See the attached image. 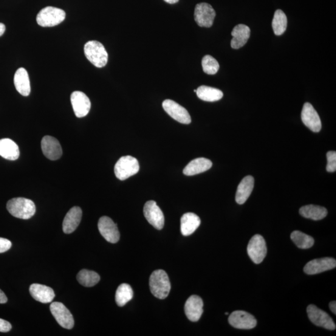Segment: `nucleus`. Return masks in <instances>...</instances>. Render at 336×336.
I'll return each instance as SVG.
<instances>
[{"label": "nucleus", "mask_w": 336, "mask_h": 336, "mask_svg": "<svg viewBox=\"0 0 336 336\" xmlns=\"http://www.w3.org/2000/svg\"><path fill=\"white\" fill-rule=\"evenodd\" d=\"M7 210L14 217L21 219H29L35 215L36 205L32 200L24 197L11 199L7 202Z\"/></svg>", "instance_id": "1"}, {"label": "nucleus", "mask_w": 336, "mask_h": 336, "mask_svg": "<svg viewBox=\"0 0 336 336\" xmlns=\"http://www.w3.org/2000/svg\"><path fill=\"white\" fill-rule=\"evenodd\" d=\"M149 288L155 297L160 299L168 297L171 290V283L165 271L157 270L152 273L149 278Z\"/></svg>", "instance_id": "2"}, {"label": "nucleus", "mask_w": 336, "mask_h": 336, "mask_svg": "<svg viewBox=\"0 0 336 336\" xmlns=\"http://www.w3.org/2000/svg\"><path fill=\"white\" fill-rule=\"evenodd\" d=\"M84 53L90 63L98 68L106 66L108 62V53L105 47L100 42H87L84 46Z\"/></svg>", "instance_id": "3"}, {"label": "nucleus", "mask_w": 336, "mask_h": 336, "mask_svg": "<svg viewBox=\"0 0 336 336\" xmlns=\"http://www.w3.org/2000/svg\"><path fill=\"white\" fill-rule=\"evenodd\" d=\"M66 18V13L59 8L47 7L39 11L36 18L38 24L42 27H53L61 24Z\"/></svg>", "instance_id": "4"}, {"label": "nucleus", "mask_w": 336, "mask_h": 336, "mask_svg": "<svg viewBox=\"0 0 336 336\" xmlns=\"http://www.w3.org/2000/svg\"><path fill=\"white\" fill-rule=\"evenodd\" d=\"M140 170V165L136 158L131 156L121 157L115 164L114 171L118 179L124 180L136 174Z\"/></svg>", "instance_id": "5"}, {"label": "nucleus", "mask_w": 336, "mask_h": 336, "mask_svg": "<svg viewBox=\"0 0 336 336\" xmlns=\"http://www.w3.org/2000/svg\"><path fill=\"white\" fill-rule=\"evenodd\" d=\"M247 252L248 256L255 264H261L267 253L266 242L264 237L259 234L254 236L248 243Z\"/></svg>", "instance_id": "6"}, {"label": "nucleus", "mask_w": 336, "mask_h": 336, "mask_svg": "<svg viewBox=\"0 0 336 336\" xmlns=\"http://www.w3.org/2000/svg\"><path fill=\"white\" fill-rule=\"evenodd\" d=\"M307 313L309 320L316 326L323 327L332 331L335 329V324L331 316L324 311L318 308L315 305H309L307 307Z\"/></svg>", "instance_id": "7"}, {"label": "nucleus", "mask_w": 336, "mask_h": 336, "mask_svg": "<svg viewBox=\"0 0 336 336\" xmlns=\"http://www.w3.org/2000/svg\"><path fill=\"white\" fill-rule=\"evenodd\" d=\"M50 312L59 325L65 329H71L74 326V320L70 311L63 303L54 302L50 306Z\"/></svg>", "instance_id": "8"}, {"label": "nucleus", "mask_w": 336, "mask_h": 336, "mask_svg": "<svg viewBox=\"0 0 336 336\" xmlns=\"http://www.w3.org/2000/svg\"><path fill=\"white\" fill-rule=\"evenodd\" d=\"M144 215L147 221L158 230H162L165 225V217L159 206L154 200L146 203L143 209Z\"/></svg>", "instance_id": "9"}, {"label": "nucleus", "mask_w": 336, "mask_h": 336, "mask_svg": "<svg viewBox=\"0 0 336 336\" xmlns=\"http://www.w3.org/2000/svg\"><path fill=\"white\" fill-rule=\"evenodd\" d=\"M216 17V11L212 6L206 3L197 4L194 10V19L200 27L213 26Z\"/></svg>", "instance_id": "10"}, {"label": "nucleus", "mask_w": 336, "mask_h": 336, "mask_svg": "<svg viewBox=\"0 0 336 336\" xmlns=\"http://www.w3.org/2000/svg\"><path fill=\"white\" fill-rule=\"evenodd\" d=\"M228 323L231 326L240 329H251L257 324L253 316L244 311H236L229 316Z\"/></svg>", "instance_id": "11"}, {"label": "nucleus", "mask_w": 336, "mask_h": 336, "mask_svg": "<svg viewBox=\"0 0 336 336\" xmlns=\"http://www.w3.org/2000/svg\"><path fill=\"white\" fill-rule=\"evenodd\" d=\"M163 107L165 112L173 119L183 124L191 122V118L185 107L172 100H165L163 102Z\"/></svg>", "instance_id": "12"}, {"label": "nucleus", "mask_w": 336, "mask_h": 336, "mask_svg": "<svg viewBox=\"0 0 336 336\" xmlns=\"http://www.w3.org/2000/svg\"><path fill=\"white\" fill-rule=\"evenodd\" d=\"M98 228L101 236L107 242L115 244L119 241L120 232L117 225L109 217H101L98 222Z\"/></svg>", "instance_id": "13"}, {"label": "nucleus", "mask_w": 336, "mask_h": 336, "mask_svg": "<svg viewBox=\"0 0 336 336\" xmlns=\"http://www.w3.org/2000/svg\"><path fill=\"white\" fill-rule=\"evenodd\" d=\"M303 123L313 132L318 133L322 128L320 116L314 107L309 103H305L301 112Z\"/></svg>", "instance_id": "14"}, {"label": "nucleus", "mask_w": 336, "mask_h": 336, "mask_svg": "<svg viewBox=\"0 0 336 336\" xmlns=\"http://www.w3.org/2000/svg\"><path fill=\"white\" fill-rule=\"evenodd\" d=\"M70 100L76 117L83 118L89 114L91 102L83 92L75 91L70 96Z\"/></svg>", "instance_id": "15"}, {"label": "nucleus", "mask_w": 336, "mask_h": 336, "mask_svg": "<svg viewBox=\"0 0 336 336\" xmlns=\"http://www.w3.org/2000/svg\"><path fill=\"white\" fill-rule=\"evenodd\" d=\"M335 267L336 261L334 259L326 257L315 259L305 265L304 272L307 275H316V274L334 269Z\"/></svg>", "instance_id": "16"}, {"label": "nucleus", "mask_w": 336, "mask_h": 336, "mask_svg": "<svg viewBox=\"0 0 336 336\" xmlns=\"http://www.w3.org/2000/svg\"><path fill=\"white\" fill-rule=\"evenodd\" d=\"M41 148L44 156L50 160H59L63 154L60 143L55 137L45 136L41 141Z\"/></svg>", "instance_id": "17"}, {"label": "nucleus", "mask_w": 336, "mask_h": 336, "mask_svg": "<svg viewBox=\"0 0 336 336\" xmlns=\"http://www.w3.org/2000/svg\"><path fill=\"white\" fill-rule=\"evenodd\" d=\"M202 299L197 295L190 296L186 301L185 312L189 320L196 322L199 320L203 313Z\"/></svg>", "instance_id": "18"}, {"label": "nucleus", "mask_w": 336, "mask_h": 336, "mask_svg": "<svg viewBox=\"0 0 336 336\" xmlns=\"http://www.w3.org/2000/svg\"><path fill=\"white\" fill-rule=\"evenodd\" d=\"M30 292L35 300L42 303H49L55 297L54 290L46 285L35 283L31 285Z\"/></svg>", "instance_id": "19"}, {"label": "nucleus", "mask_w": 336, "mask_h": 336, "mask_svg": "<svg viewBox=\"0 0 336 336\" xmlns=\"http://www.w3.org/2000/svg\"><path fill=\"white\" fill-rule=\"evenodd\" d=\"M82 216H83V211L80 208L75 206L70 209L64 219L63 224L64 232L69 234L75 231L80 224Z\"/></svg>", "instance_id": "20"}, {"label": "nucleus", "mask_w": 336, "mask_h": 336, "mask_svg": "<svg viewBox=\"0 0 336 336\" xmlns=\"http://www.w3.org/2000/svg\"><path fill=\"white\" fill-rule=\"evenodd\" d=\"M231 35L233 37L231 41V47L233 49H238L247 43L250 38V30L246 25H237L234 27Z\"/></svg>", "instance_id": "21"}, {"label": "nucleus", "mask_w": 336, "mask_h": 336, "mask_svg": "<svg viewBox=\"0 0 336 336\" xmlns=\"http://www.w3.org/2000/svg\"><path fill=\"white\" fill-rule=\"evenodd\" d=\"M14 84L17 91L24 97L29 95L31 92V86L29 75L27 70L21 67L16 70L14 76Z\"/></svg>", "instance_id": "22"}, {"label": "nucleus", "mask_w": 336, "mask_h": 336, "mask_svg": "<svg viewBox=\"0 0 336 336\" xmlns=\"http://www.w3.org/2000/svg\"><path fill=\"white\" fill-rule=\"evenodd\" d=\"M212 166H213V163L207 158H196L188 163L183 170V173L186 176H194V175L207 171L212 167Z\"/></svg>", "instance_id": "23"}, {"label": "nucleus", "mask_w": 336, "mask_h": 336, "mask_svg": "<svg viewBox=\"0 0 336 336\" xmlns=\"http://www.w3.org/2000/svg\"><path fill=\"white\" fill-rule=\"evenodd\" d=\"M200 224L198 216L192 213H186L180 219V231L184 236L193 234Z\"/></svg>", "instance_id": "24"}, {"label": "nucleus", "mask_w": 336, "mask_h": 336, "mask_svg": "<svg viewBox=\"0 0 336 336\" xmlns=\"http://www.w3.org/2000/svg\"><path fill=\"white\" fill-rule=\"evenodd\" d=\"M254 187V178L252 176L245 177L237 188L236 200L237 204H243L250 197Z\"/></svg>", "instance_id": "25"}, {"label": "nucleus", "mask_w": 336, "mask_h": 336, "mask_svg": "<svg viewBox=\"0 0 336 336\" xmlns=\"http://www.w3.org/2000/svg\"><path fill=\"white\" fill-rule=\"evenodd\" d=\"M0 156L8 160L18 159L19 150L18 146L9 138L0 140Z\"/></svg>", "instance_id": "26"}, {"label": "nucleus", "mask_w": 336, "mask_h": 336, "mask_svg": "<svg viewBox=\"0 0 336 336\" xmlns=\"http://www.w3.org/2000/svg\"><path fill=\"white\" fill-rule=\"evenodd\" d=\"M299 214L305 218L320 221L325 218L327 215V211L325 208L321 206L307 205L300 208Z\"/></svg>", "instance_id": "27"}, {"label": "nucleus", "mask_w": 336, "mask_h": 336, "mask_svg": "<svg viewBox=\"0 0 336 336\" xmlns=\"http://www.w3.org/2000/svg\"><path fill=\"white\" fill-rule=\"evenodd\" d=\"M196 94L200 100L210 102L221 100L224 95L221 90L205 86L198 87Z\"/></svg>", "instance_id": "28"}, {"label": "nucleus", "mask_w": 336, "mask_h": 336, "mask_svg": "<svg viewBox=\"0 0 336 336\" xmlns=\"http://www.w3.org/2000/svg\"><path fill=\"white\" fill-rule=\"evenodd\" d=\"M134 297V292L131 285L126 283L121 284L118 287L115 294V301L118 306L122 307L132 300Z\"/></svg>", "instance_id": "29"}, {"label": "nucleus", "mask_w": 336, "mask_h": 336, "mask_svg": "<svg viewBox=\"0 0 336 336\" xmlns=\"http://www.w3.org/2000/svg\"><path fill=\"white\" fill-rule=\"evenodd\" d=\"M77 281L79 283L86 287H92L99 282L100 277L97 273L94 271L82 270L77 274Z\"/></svg>", "instance_id": "30"}, {"label": "nucleus", "mask_w": 336, "mask_h": 336, "mask_svg": "<svg viewBox=\"0 0 336 336\" xmlns=\"http://www.w3.org/2000/svg\"><path fill=\"white\" fill-rule=\"evenodd\" d=\"M291 239L296 246L301 249H307L312 247L315 244V240L312 237L298 230L293 231L291 234Z\"/></svg>", "instance_id": "31"}, {"label": "nucleus", "mask_w": 336, "mask_h": 336, "mask_svg": "<svg viewBox=\"0 0 336 336\" xmlns=\"http://www.w3.org/2000/svg\"><path fill=\"white\" fill-rule=\"evenodd\" d=\"M287 17L283 11L278 10L274 15L272 27L274 33L276 36L283 35L287 28Z\"/></svg>", "instance_id": "32"}, {"label": "nucleus", "mask_w": 336, "mask_h": 336, "mask_svg": "<svg viewBox=\"0 0 336 336\" xmlns=\"http://www.w3.org/2000/svg\"><path fill=\"white\" fill-rule=\"evenodd\" d=\"M204 72L209 75L216 74L219 69V64L215 58L211 56H205L202 60Z\"/></svg>", "instance_id": "33"}, {"label": "nucleus", "mask_w": 336, "mask_h": 336, "mask_svg": "<svg viewBox=\"0 0 336 336\" xmlns=\"http://www.w3.org/2000/svg\"><path fill=\"white\" fill-rule=\"evenodd\" d=\"M327 171L334 173L336 171V152L333 151L327 152Z\"/></svg>", "instance_id": "34"}, {"label": "nucleus", "mask_w": 336, "mask_h": 336, "mask_svg": "<svg viewBox=\"0 0 336 336\" xmlns=\"http://www.w3.org/2000/svg\"><path fill=\"white\" fill-rule=\"evenodd\" d=\"M12 246V243L9 240L0 237V253L7 252Z\"/></svg>", "instance_id": "35"}, {"label": "nucleus", "mask_w": 336, "mask_h": 336, "mask_svg": "<svg viewBox=\"0 0 336 336\" xmlns=\"http://www.w3.org/2000/svg\"><path fill=\"white\" fill-rule=\"evenodd\" d=\"M11 328H12V326H11L9 322L3 320V319H0V332H9Z\"/></svg>", "instance_id": "36"}, {"label": "nucleus", "mask_w": 336, "mask_h": 336, "mask_svg": "<svg viewBox=\"0 0 336 336\" xmlns=\"http://www.w3.org/2000/svg\"><path fill=\"white\" fill-rule=\"evenodd\" d=\"M8 301L7 296L5 295L4 292L0 290V304H5Z\"/></svg>", "instance_id": "37"}, {"label": "nucleus", "mask_w": 336, "mask_h": 336, "mask_svg": "<svg viewBox=\"0 0 336 336\" xmlns=\"http://www.w3.org/2000/svg\"><path fill=\"white\" fill-rule=\"evenodd\" d=\"M329 307L331 309V312L334 313V315H336V302L331 301L329 304Z\"/></svg>", "instance_id": "38"}, {"label": "nucleus", "mask_w": 336, "mask_h": 336, "mask_svg": "<svg viewBox=\"0 0 336 336\" xmlns=\"http://www.w3.org/2000/svg\"><path fill=\"white\" fill-rule=\"evenodd\" d=\"M5 30H6L5 25L0 22V36H2L3 35H4Z\"/></svg>", "instance_id": "39"}, {"label": "nucleus", "mask_w": 336, "mask_h": 336, "mask_svg": "<svg viewBox=\"0 0 336 336\" xmlns=\"http://www.w3.org/2000/svg\"><path fill=\"white\" fill-rule=\"evenodd\" d=\"M166 3L169 4H174L179 2V0H164Z\"/></svg>", "instance_id": "40"}, {"label": "nucleus", "mask_w": 336, "mask_h": 336, "mask_svg": "<svg viewBox=\"0 0 336 336\" xmlns=\"http://www.w3.org/2000/svg\"><path fill=\"white\" fill-rule=\"evenodd\" d=\"M225 315H228V313H225Z\"/></svg>", "instance_id": "41"}, {"label": "nucleus", "mask_w": 336, "mask_h": 336, "mask_svg": "<svg viewBox=\"0 0 336 336\" xmlns=\"http://www.w3.org/2000/svg\"><path fill=\"white\" fill-rule=\"evenodd\" d=\"M194 92H196L197 90H194Z\"/></svg>", "instance_id": "42"}]
</instances>
